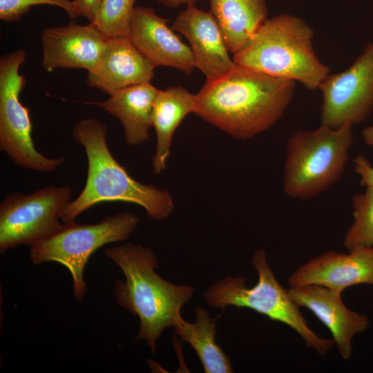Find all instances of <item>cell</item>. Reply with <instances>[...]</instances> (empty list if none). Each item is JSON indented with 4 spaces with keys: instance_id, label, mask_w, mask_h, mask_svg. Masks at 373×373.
<instances>
[{
    "instance_id": "cell-1",
    "label": "cell",
    "mask_w": 373,
    "mask_h": 373,
    "mask_svg": "<svg viewBox=\"0 0 373 373\" xmlns=\"http://www.w3.org/2000/svg\"><path fill=\"white\" fill-rule=\"evenodd\" d=\"M295 86L294 80L236 64L222 77L205 82L195 94L194 114L233 138L247 140L283 117Z\"/></svg>"
},
{
    "instance_id": "cell-2",
    "label": "cell",
    "mask_w": 373,
    "mask_h": 373,
    "mask_svg": "<svg viewBox=\"0 0 373 373\" xmlns=\"http://www.w3.org/2000/svg\"><path fill=\"white\" fill-rule=\"evenodd\" d=\"M104 254L122 271L114 294L121 307L138 317L137 338L144 340L155 354L164 330L182 318L181 309L192 297L194 288L176 285L155 271L158 262L153 251L141 244L125 243L108 247Z\"/></svg>"
},
{
    "instance_id": "cell-3",
    "label": "cell",
    "mask_w": 373,
    "mask_h": 373,
    "mask_svg": "<svg viewBox=\"0 0 373 373\" xmlns=\"http://www.w3.org/2000/svg\"><path fill=\"white\" fill-rule=\"evenodd\" d=\"M106 133L105 124L93 117L83 119L74 125L73 139L83 146L87 157V177L82 192L62 213L61 221L75 222L84 211L106 201L138 204L155 220L169 217L174 209L169 192L133 179L111 153Z\"/></svg>"
},
{
    "instance_id": "cell-4",
    "label": "cell",
    "mask_w": 373,
    "mask_h": 373,
    "mask_svg": "<svg viewBox=\"0 0 373 373\" xmlns=\"http://www.w3.org/2000/svg\"><path fill=\"white\" fill-rule=\"evenodd\" d=\"M314 30L303 19L280 14L267 19L249 42L233 54L235 64L319 88L330 68L313 48Z\"/></svg>"
},
{
    "instance_id": "cell-5",
    "label": "cell",
    "mask_w": 373,
    "mask_h": 373,
    "mask_svg": "<svg viewBox=\"0 0 373 373\" xmlns=\"http://www.w3.org/2000/svg\"><path fill=\"white\" fill-rule=\"evenodd\" d=\"M352 127L321 124L314 130H298L288 139L283 179L287 195L314 198L340 180L349 160Z\"/></svg>"
},
{
    "instance_id": "cell-6",
    "label": "cell",
    "mask_w": 373,
    "mask_h": 373,
    "mask_svg": "<svg viewBox=\"0 0 373 373\" xmlns=\"http://www.w3.org/2000/svg\"><path fill=\"white\" fill-rule=\"evenodd\" d=\"M252 265L258 274L255 285L247 287L242 276H225L204 291L208 305L222 309L227 306L251 309L271 321L290 327L300 336L307 347L320 355H325L334 344L333 339L319 336L309 327L300 307L291 298L288 289L278 283L268 265L265 249H258L255 251Z\"/></svg>"
},
{
    "instance_id": "cell-7",
    "label": "cell",
    "mask_w": 373,
    "mask_h": 373,
    "mask_svg": "<svg viewBox=\"0 0 373 373\" xmlns=\"http://www.w3.org/2000/svg\"><path fill=\"white\" fill-rule=\"evenodd\" d=\"M138 224L137 216L130 212L108 216L95 224L66 223L55 235L30 246L29 257L36 265L56 262L66 267L74 296L82 302L87 291L84 272L89 258L106 244L128 239Z\"/></svg>"
},
{
    "instance_id": "cell-8",
    "label": "cell",
    "mask_w": 373,
    "mask_h": 373,
    "mask_svg": "<svg viewBox=\"0 0 373 373\" xmlns=\"http://www.w3.org/2000/svg\"><path fill=\"white\" fill-rule=\"evenodd\" d=\"M26 58V52L17 49L0 59V149L21 168L52 172L64 157H48L34 144L30 110L19 99L26 79L19 70Z\"/></svg>"
},
{
    "instance_id": "cell-9",
    "label": "cell",
    "mask_w": 373,
    "mask_h": 373,
    "mask_svg": "<svg viewBox=\"0 0 373 373\" xmlns=\"http://www.w3.org/2000/svg\"><path fill=\"white\" fill-rule=\"evenodd\" d=\"M68 186L50 185L30 194L11 193L0 204V253L34 245L61 231V215L72 200Z\"/></svg>"
},
{
    "instance_id": "cell-10",
    "label": "cell",
    "mask_w": 373,
    "mask_h": 373,
    "mask_svg": "<svg viewBox=\"0 0 373 373\" xmlns=\"http://www.w3.org/2000/svg\"><path fill=\"white\" fill-rule=\"evenodd\" d=\"M321 124L338 128L365 121L373 111V41L345 70L329 74L319 88Z\"/></svg>"
},
{
    "instance_id": "cell-11",
    "label": "cell",
    "mask_w": 373,
    "mask_h": 373,
    "mask_svg": "<svg viewBox=\"0 0 373 373\" xmlns=\"http://www.w3.org/2000/svg\"><path fill=\"white\" fill-rule=\"evenodd\" d=\"M106 38L93 23H70L43 30L41 66L47 72L57 68L92 70L97 64Z\"/></svg>"
},
{
    "instance_id": "cell-12",
    "label": "cell",
    "mask_w": 373,
    "mask_h": 373,
    "mask_svg": "<svg viewBox=\"0 0 373 373\" xmlns=\"http://www.w3.org/2000/svg\"><path fill=\"white\" fill-rule=\"evenodd\" d=\"M348 252L329 251L309 260L289 276L288 284L319 285L341 295L352 285H373V247Z\"/></svg>"
},
{
    "instance_id": "cell-13",
    "label": "cell",
    "mask_w": 373,
    "mask_h": 373,
    "mask_svg": "<svg viewBox=\"0 0 373 373\" xmlns=\"http://www.w3.org/2000/svg\"><path fill=\"white\" fill-rule=\"evenodd\" d=\"M167 22L153 8L136 6L129 24L128 37L155 67L170 66L190 75L195 68L191 48Z\"/></svg>"
},
{
    "instance_id": "cell-14",
    "label": "cell",
    "mask_w": 373,
    "mask_h": 373,
    "mask_svg": "<svg viewBox=\"0 0 373 373\" xmlns=\"http://www.w3.org/2000/svg\"><path fill=\"white\" fill-rule=\"evenodd\" d=\"M171 28L189 41L195 66L204 73L206 82L222 77L236 66L211 12L188 5L179 12Z\"/></svg>"
},
{
    "instance_id": "cell-15",
    "label": "cell",
    "mask_w": 373,
    "mask_h": 373,
    "mask_svg": "<svg viewBox=\"0 0 373 373\" xmlns=\"http://www.w3.org/2000/svg\"><path fill=\"white\" fill-rule=\"evenodd\" d=\"M289 294L298 306L310 310L328 328L341 357L350 358L352 339L364 332L370 322L365 315L348 309L341 294L319 285H303L290 287Z\"/></svg>"
},
{
    "instance_id": "cell-16",
    "label": "cell",
    "mask_w": 373,
    "mask_h": 373,
    "mask_svg": "<svg viewBox=\"0 0 373 373\" xmlns=\"http://www.w3.org/2000/svg\"><path fill=\"white\" fill-rule=\"evenodd\" d=\"M155 68L129 37L108 38L97 64L88 72L86 83L110 95L122 88L151 82Z\"/></svg>"
},
{
    "instance_id": "cell-17",
    "label": "cell",
    "mask_w": 373,
    "mask_h": 373,
    "mask_svg": "<svg viewBox=\"0 0 373 373\" xmlns=\"http://www.w3.org/2000/svg\"><path fill=\"white\" fill-rule=\"evenodd\" d=\"M158 91L151 82H147L115 91L105 101L90 104L99 106L119 120L128 145H139L149 138Z\"/></svg>"
},
{
    "instance_id": "cell-18",
    "label": "cell",
    "mask_w": 373,
    "mask_h": 373,
    "mask_svg": "<svg viewBox=\"0 0 373 373\" xmlns=\"http://www.w3.org/2000/svg\"><path fill=\"white\" fill-rule=\"evenodd\" d=\"M196 95L182 86L159 90L152 113V127L156 134L155 152L152 157L154 173L166 169L172 139L183 119L195 109Z\"/></svg>"
},
{
    "instance_id": "cell-19",
    "label": "cell",
    "mask_w": 373,
    "mask_h": 373,
    "mask_svg": "<svg viewBox=\"0 0 373 373\" xmlns=\"http://www.w3.org/2000/svg\"><path fill=\"white\" fill-rule=\"evenodd\" d=\"M230 52L235 54L267 19L265 0H209Z\"/></svg>"
},
{
    "instance_id": "cell-20",
    "label": "cell",
    "mask_w": 373,
    "mask_h": 373,
    "mask_svg": "<svg viewBox=\"0 0 373 373\" xmlns=\"http://www.w3.org/2000/svg\"><path fill=\"white\" fill-rule=\"evenodd\" d=\"M194 311L195 321L191 323L181 318L173 327L175 334L193 347L205 373L233 372L229 356L216 341V319L200 305Z\"/></svg>"
},
{
    "instance_id": "cell-21",
    "label": "cell",
    "mask_w": 373,
    "mask_h": 373,
    "mask_svg": "<svg viewBox=\"0 0 373 373\" xmlns=\"http://www.w3.org/2000/svg\"><path fill=\"white\" fill-rule=\"evenodd\" d=\"M354 221L347 231L343 244L348 251L373 247V191L352 198Z\"/></svg>"
},
{
    "instance_id": "cell-22",
    "label": "cell",
    "mask_w": 373,
    "mask_h": 373,
    "mask_svg": "<svg viewBox=\"0 0 373 373\" xmlns=\"http://www.w3.org/2000/svg\"><path fill=\"white\" fill-rule=\"evenodd\" d=\"M136 0H102L93 23L106 38L128 37Z\"/></svg>"
},
{
    "instance_id": "cell-23",
    "label": "cell",
    "mask_w": 373,
    "mask_h": 373,
    "mask_svg": "<svg viewBox=\"0 0 373 373\" xmlns=\"http://www.w3.org/2000/svg\"><path fill=\"white\" fill-rule=\"evenodd\" d=\"M48 4L64 10L71 19L81 15L73 0H0V19L6 22L16 21L23 17L32 6Z\"/></svg>"
},
{
    "instance_id": "cell-24",
    "label": "cell",
    "mask_w": 373,
    "mask_h": 373,
    "mask_svg": "<svg viewBox=\"0 0 373 373\" xmlns=\"http://www.w3.org/2000/svg\"><path fill=\"white\" fill-rule=\"evenodd\" d=\"M354 171L361 176L360 184L366 189L373 191V166L363 155H358L353 160Z\"/></svg>"
},
{
    "instance_id": "cell-25",
    "label": "cell",
    "mask_w": 373,
    "mask_h": 373,
    "mask_svg": "<svg viewBox=\"0 0 373 373\" xmlns=\"http://www.w3.org/2000/svg\"><path fill=\"white\" fill-rule=\"evenodd\" d=\"M81 16L93 22L99 9L102 0H73Z\"/></svg>"
},
{
    "instance_id": "cell-26",
    "label": "cell",
    "mask_w": 373,
    "mask_h": 373,
    "mask_svg": "<svg viewBox=\"0 0 373 373\" xmlns=\"http://www.w3.org/2000/svg\"><path fill=\"white\" fill-rule=\"evenodd\" d=\"M158 3L167 8H178L183 5L195 4L200 0H155Z\"/></svg>"
},
{
    "instance_id": "cell-27",
    "label": "cell",
    "mask_w": 373,
    "mask_h": 373,
    "mask_svg": "<svg viewBox=\"0 0 373 373\" xmlns=\"http://www.w3.org/2000/svg\"><path fill=\"white\" fill-rule=\"evenodd\" d=\"M362 137L367 145L373 147V124L363 130Z\"/></svg>"
}]
</instances>
